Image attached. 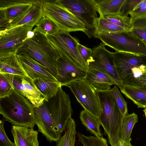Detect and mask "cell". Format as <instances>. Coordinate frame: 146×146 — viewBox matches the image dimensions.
<instances>
[{
	"label": "cell",
	"mask_w": 146,
	"mask_h": 146,
	"mask_svg": "<svg viewBox=\"0 0 146 146\" xmlns=\"http://www.w3.org/2000/svg\"><path fill=\"white\" fill-rule=\"evenodd\" d=\"M77 134L79 141L84 146H108L106 139L102 136H87L79 132Z\"/></svg>",
	"instance_id": "30"
},
{
	"label": "cell",
	"mask_w": 146,
	"mask_h": 146,
	"mask_svg": "<svg viewBox=\"0 0 146 146\" xmlns=\"http://www.w3.org/2000/svg\"><path fill=\"white\" fill-rule=\"evenodd\" d=\"M1 74L15 89L29 99L34 107L38 106L43 103L44 98L36 87L34 80L28 76Z\"/></svg>",
	"instance_id": "12"
},
{
	"label": "cell",
	"mask_w": 146,
	"mask_h": 146,
	"mask_svg": "<svg viewBox=\"0 0 146 146\" xmlns=\"http://www.w3.org/2000/svg\"><path fill=\"white\" fill-rule=\"evenodd\" d=\"M113 146H133L131 144H129L123 140L119 139L117 143Z\"/></svg>",
	"instance_id": "39"
},
{
	"label": "cell",
	"mask_w": 146,
	"mask_h": 146,
	"mask_svg": "<svg viewBox=\"0 0 146 146\" xmlns=\"http://www.w3.org/2000/svg\"><path fill=\"white\" fill-rule=\"evenodd\" d=\"M17 56L19 62L27 76L33 80L44 79L57 81L47 68L32 57L17 54Z\"/></svg>",
	"instance_id": "16"
},
{
	"label": "cell",
	"mask_w": 146,
	"mask_h": 146,
	"mask_svg": "<svg viewBox=\"0 0 146 146\" xmlns=\"http://www.w3.org/2000/svg\"><path fill=\"white\" fill-rule=\"evenodd\" d=\"M36 87L47 101L57 93L59 88L62 86L57 81L49 79H38L34 80Z\"/></svg>",
	"instance_id": "23"
},
{
	"label": "cell",
	"mask_w": 146,
	"mask_h": 146,
	"mask_svg": "<svg viewBox=\"0 0 146 146\" xmlns=\"http://www.w3.org/2000/svg\"><path fill=\"white\" fill-rule=\"evenodd\" d=\"M0 113L13 125L33 129L35 125L32 104L13 88L10 94L0 98Z\"/></svg>",
	"instance_id": "2"
},
{
	"label": "cell",
	"mask_w": 146,
	"mask_h": 146,
	"mask_svg": "<svg viewBox=\"0 0 146 146\" xmlns=\"http://www.w3.org/2000/svg\"><path fill=\"white\" fill-rule=\"evenodd\" d=\"M80 118L82 123L91 133L96 137L102 136L100 129L101 124L98 119L84 110L80 111Z\"/></svg>",
	"instance_id": "25"
},
{
	"label": "cell",
	"mask_w": 146,
	"mask_h": 146,
	"mask_svg": "<svg viewBox=\"0 0 146 146\" xmlns=\"http://www.w3.org/2000/svg\"><path fill=\"white\" fill-rule=\"evenodd\" d=\"M36 29L47 35L52 34L59 30L56 24L46 16L43 15L35 25Z\"/></svg>",
	"instance_id": "28"
},
{
	"label": "cell",
	"mask_w": 146,
	"mask_h": 146,
	"mask_svg": "<svg viewBox=\"0 0 146 146\" xmlns=\"http://www.w3.org/2000/svg\"><path fill=\"white\" fill-rule=\"evenodd\" d=\"M76 124L74 119L70 118L67 122L65 132L57 141L56 146H74L76 133Z\"/></svg>",
	"instance_id": "26"
},
{
	"label": "cell",
	"mask_w": 146,
	"mask_h": 146,
	"mask_svg": "<svg viewBox=\"0 0 146 146\" xmlns=\"http://www.w3.org/2000/svg\"><path fill=\"white\" fill-rule=\"evenodd\" d=\"M108 91L115 100L123 116L127 115L128 110L127 102L124 100L117 86H115Z\"/></svg>",
	"instance_id": "31"
},
{
	"label": "cell",
	"mask_w": 146,
	"mask_h": 146,
	"mask_svg": "<svg viewBox=\"0 0 146 146\" xmlns=\"http://www.w3.org/2000/svg\"><path fill=\"white\" fill-rule=\"evenodd\" d=\"M17 51L0 54V74L27 76L19 62Z\"/></svg>",
	"instance_id": "19"
},
{
	"label": "cell",
	"mask_w": 146,
	"mask_h": 146,
	"mask_svg": "<svg viewBox=\"0 0 146 146\" xmlns=\"http://www.w3.org/2000/svg\"><path fill=\"white\" fill-rule=\"evenodd\" d=\"M103 42L92 48L91 60L88 67L94 68L108 75L118 87L124 84L117 72L113 52L108 50Z\"/></svg>",
	"instance_id": "10"
},
{
	"label": "cell",
	"mask_w": 146,
	"mask_h": 146,
	"mask_svg": "<svg viewBox=\"0 0 146 146\" xmlns=\"http://www.w3.org/2000/svg\"><path fill=\"white\" fill-rule=\"evenodd\" d=\"M130 32L146 45V17L130 19Z\"/></svg>",
	"instance_id": "27"
},
{
	"label": "cell",
	"mask_w": 146,
	"mask_h": 146,
	"mask_svg": "<svg viewBox=\"0 0 146 146\" xmlns=\"http://www.w3.org/2000/svg\"><path fill=\"white\" fill-rule=\"evenodd\" d=\"M104 18L110 22L125 29H130V18L122 17L119 14L105 16Z\"/></svg>",
	"instance_id": "32"
},
{
	"label": "cell",
	"mask_w": 146,
	"mask_h": 146,
	"mask_svg": "<svg viewBox=\"0 0 146 146\" xmlns=\"http://www.w3.org/2000/svg\"><path fill=\"white\" fill-rule=\"evenodd\" d=\"M60 6L75 16L84 25L89 38H97V9L94 0H56Z\"/></svg>",
	"instance_id": "5"
},
{
	"label": "cell",
	"mask_w": 146,
	"mask_h": 146,
	"mask_svg": "<svg viewBox=\"0 0 146 146\" xmlns=\"http://www.w3.org/2000/svg\"><path fill=\"white\" fill-rule=\"evenodd\" d=\"M143 111L144 112V113H145V117H146V111H144L143 110Z\"/></svg>",
	"instance_id": "42"
},
{
	"label": "cell",
	"mask_w": 146,
	"mask_h": 146,
	"mask_svg": "<svg viewBox=\"0 0 146 146\" xmlns=\"http://www.w3.org/2000/svg\"><path fill=\"white\" fill-rule=\"evenodd\" d=\"M0 146H16L14 142H12L7 136L4 127V121H0Z\"/></svg>",
	"instance_id": "37"
},
{
	"label": "cell",
	"mask_w": 146,
	"mask_h": 146,
	"mask_svg": "<svg viewBox=\"0 0 146 146\" xmlns=\"http://www.w3.org/2000/svg\"><path fill=\"white\" fill-rule=\"evenodd\" d=\"M138 121L137 115L133 113L123 116L119 134V139L130 144V136L133 128Z\"/></svg>",
	"instance_id": "24"
},
{
	"label": "cell",
	"mask_w": 146,
	"mask_h": 146,
	"mask_svg": "<svg viewBox=\"0 0 146 146\" xmlns=\"http://www.w3.org/2000/svg\"><path fill=\"white\" fill-rule=\"evenodd\" d=\"M13 88L4 76L0 74V98L9 95Z\"/></svg>",
	"instance_id": "35"
},
{
	"label": "cell",
	"mask_w": 146,
	"mask_h": 146,
	"mask_svg": "<svg viewBox=\"0 0 146 146\" xmlns=\"http://www.w3.org/2000/svg\"><path fill=\"white\" fill-rule=\"evenodd\" d=\"M145 4H146V0H142L140 3L135 7L133 11L140 7Z\"/></svg>",
	"instance_id": "41"
},
{
	"label": "cell",
	"mask_w": 146,
	"mask_h": 146,
	"mask_svg": "<svg viewBox=\"0 0 146 146\" xmlns=\"http://www.w3.org/2000/svg\"><path fill=\"white\" fill-rule=\"evenodd\" d=\"M42 5L43 15L53 21L59 30L69 32L80 31L85 33L86 29L83 24L54 0H42Z\"/></svg>",
	"instance_id": "7"
},
{
	"label": "cell",
	"mask_w": 146,
	"mask_h": 146,
	"mask_svg": "<svg viewBox=\"0 0 146 146\" xmlns=\"http://www.w3.org/2000/svg\"><path fill=\"white\" fill-rule=\"evenodd\" d=\"M106 45L116 51L146 55V45L130 31L118 33L102 32L96 35Z\"/></svg>",
	"instance_id": "6"
},
{
	"label": "cell",
	"mask_w": 146,
	"mask_h": 146,
	"mask_svg": "<svg viewBox=\"0 0 146 146\" xmlns=\"http://www.w3.org/2000/svg\"><path fill=\"white\" fill-rule=\"evenodd\" d=\"M129 15L130 19L139 17H146V4L133 11L129 14Z\"/></svg>",
	"instance_id": "38"
},
{
	"label": "cell",
	"mask_w": 146,
	"mask_h": 146,
	"mask_svg": "<svg viewBox=\"0 0 146 146\" xmlns=\"http://www.w3.org/2000/svg\"><path fill=\"white\" fill-rule=\"evenodd\" d=\"M121 91L139 108L146 106V85L133 86L124 84L119 86Z\"/></svg>",
	"instance_id": "21"
},
{
	"label": "cell",
	"mask_w": 146,
	"mask_h": 146,
	"mask_svg": "<svg viewBox=\"0 0 146 146\" xmlns=\"http://www.w3.org/2000/svg\"><path fill=\"white\" fill-rule=\"evenodd\" d=\"M113 55L117 70L123 83L132 76L135 70L142 71L146 67V55L116 51Z\"/></svg>",
	"instance_id": "11"
},
{
	"label": "cell",
	"mask_w": 146,
	"mask_h": 146,
	"mask_svg": "<svg viewBox=\"0 0 146 146\" xmlns=\"http://www.w3.org/2000/svg\"><path fill=\"white\" fill-rule=\"evenodd\" d=\"M85 80L97 92L108 91L116 83L108 75L88 67Z\"/></svg>",
	"instance_id": "18"
},
{
	"label": "cell",
	"mask_w": 146,
	"mask_h": 146,
	"mask_svg": "<svg viewBox=\"0 0 146 146\" xmlns=\"http://www.w3.org/2000/svg\"><path fill=\"white\" fill-rule=\"evenodd\" d=\"M46 36L60 56L67 58L77 66L87 70L88 66L78 50V40L71 36L69 32L59 30Z\"/></svg>",
	"instance_id": "8"
},
{
	"label": "cell",
	"mask_w": 146,
	"mask_h": 146,
	"mask_svg": "<svg viewBox=\"0 0 146 146\" xmlns=\"http://www.w3.org/2000/svg\"><path fill=\"white\" fill-rule=\"evenodd\" d=\"M77 48L79 54L88 66V64L91 60L92 49L88 48L78 42Z\"/></svg>",
	"instance_id": "36"
},
{
	"label": "cell",
	"mask_w": 146,
	"mask_h": 146,
	"mask_svg": "<svg viewBox=\"0 0 146 146\" xmlns=\"http://www.w3.org/2000/svg\"><path fill=\"white\" fill-rule=\"evenodd\" d=\"M130 31V29H125L115 25L106 20L104 17H100L98 18L96 35L102 32L118 33Z\"/></svg>",
	"instance_id": "29"
},
{
	"label": "cell",
	"mask_w": 146,
	"mask_h": 146,
	"mask_svg": "<svg viewBox=\"0 0 146 146\" xmlns=\"http://www.w3.org/2000/svg\"><path fill=\"white\" fill-rule=\"evenodd\" d=\"M11 132L16 146H39L38 133L33 129L13 125Z\"/></svg>",
	"instance_id": "17"
},
{
	"label": "cell",
	"mask_w": 146,
	"mask_h": 146,
	"mask_svg": "<svg viewBox=\"0 0 146 146\" xmlns=\"http://www.w3.org/2000/svg\"><path fill=\"white\" fill-rule=\"evenodd\" d=\"M67 86L84 110L98 119L101 108L98 93L85 79L72 82Z\"/></svg>",
	"instance_id": "9"
},
{
	"label": "cell",
	"mask_w": 146,
	"mask_h": 146,
	"mask_svg": "<svg viewBox=\"0 0 146 146\" xmlns=\"http://www.w3.org/2000/svg\"><path fill=\"white\" fill-rule=\"evenodd\" d=\"M124 84L133 86L146 85V67L142 70L139 76L137 78L131 76L128 78Z\"/></svg>",
	"instance_id": "34"
},
{
	"label": "cell",
	"mask_w": 146,
	"mask_h": 146,
	"mask_svg": "<svg viewBox=\"0 0 146 146\" xmlns=\"http://www.w3.org/2000/svg\"><path fill=\"white\" fill-rule=\"evenodd\" d=\"M101 108L98 119L113 146L119 140V134L123 116L109 91L97 92Z\"/></svg>",
	"instance_id": "4"
},
{
	"label": "cell",
	"mask_w": 146,
	"mask_h": 146,
	"mask_svg": "<svg viewBox=\"0 0 146 146\" xmlns=\"http://www.w3.org/2000/svg\"><path fill=\"white\" fill-rule=\"evenodd\" d=\"M35 34V31L34 29L33 30L29 31L27 34V39L32 38L33 37Z\"/></svg>",
	"instance_id": "40"
},
{
	"label": "cell",
	"mask_w": 146,
	"mask_h": 146,
	"mask_svg": "<svg viewBox=\"0 0 146 146\" xmlns=\"http://www.w3.org/2000/svg\"><path fill=\"white\" fill-rule=\"evenodd\" d=\"M36 23H31L0 31V54L17 51L27 39L28 32Z\"/></svg>",
	"instance_id": "13"
},
{
	"label": "cell",
	"mask_w": 146,
	"mask_h": 146,
	"mask_svg": "<svg viewBox=\"0 0 146 146\" xmlns=\"http://www.w3.org/2000/svg\"><path fill=\"white\" fill-rule=\"evenodd\" d=\"M35 124L38 131L50 141L57 142L65 130L72 110L68 94L62 86L56 94L37 107H33Z\"/></svg>",
	"instance_id": "1"
},
{
	"label": "cell",
	"mask_w": 146,
	"mask_h": 146,
	"mask_svg": "<svg viewBox=\"0 0 146 146\" xmlns=\"http://www.w3.org/2000/svg\"><path fill=\"white\" fill-rule=\"evenodd\" d=\"M34 30L33 37L27 39L21 44L17 49V53L32 57L47 68L56 78L57 74L56 62L59 54L46 35L35 27Z\"/></svg>",
	"instance_id": "3"
},
{
	"label": "cell",
	"mask_w": 146,
	"mask_h": 146,
	"mask_svg": "<svg viewBox=\"0 0 146 146\" xmlns=\"http://www.w3.org/2000/svg\"><path fill=\"white\" fill-rule=\"evenodd\" d=\"M56 78L61 86H67L72 82L85 79L87 70L76 65L67 58L59 56L56 62Z\"/></svg>",
	"instance_id": "15"
},
{
	"label": "cell",
	"mask_w": 146,
	"mask_h": 146,
	"mask_svg": "<svg viewBox=\"0 0 146 146\" xmlns=\"http://www.w3.org/2000/svg\"><path fill=\"white\" fill-rule=\"evenodd\" d=\"M142 0H125L124 3L119 15L122 17H128L132 12L135 7Z\"/></svg>",
	"instance_id": "33"
},
{
	"label": "cell",
	"mask_w": 146,
	"mask_h": 146,
	"mask_svg": "<svg viewBox=\"0 0 146 146\" xmlns=\"http://www.w3.org/2000/svg\"><path fill=\"white\" fill-rule=\"evenodd\" d=\"M42 1L38 0L37 2L34 3L28 11L13 20L5 30L11 29L29 23H37L43 15Z\"/></svg>",
	"instance_id": "20"
},
{
	"label": "cell",
	"mask_w": 146,
	"mask_h": 146,
	"mask_svg": "<svg viewBox=\"0 0 146 146\" xmlns=\"http://www.w3.org/2000/svg\"><path fill=\"white\" fill-rule=\"evenodd\" d=\"M38 1L0 0V31L6 29L13 20L26 12Z\"/></svg>",
	"instance_id": "14"
},
{
	"label": "cell",
	"mask_w": 146,
	"mask_h": 146,
	"mask_svg": "<svg viewBox=\"0 0 146 146\" xmlns=\"http://www.w3.org/2000/svg\"><path fill=\"white\" fill-rule=\"evenodd\" d=\"M100 17L119 14L125 0H94Z\"/></svg>",
	"instance_id": "22"
}]
</instances>
